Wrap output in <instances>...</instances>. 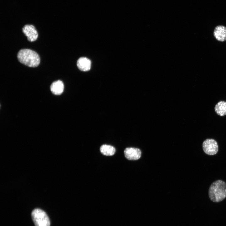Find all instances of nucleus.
Returning <instances> with one entry per match:
<instances>
[{"label":"nucleus","instance_id":"obj_8","mask_svg":"<svg viewBox=\"0 0 226 226\" xmlns=\"http://www.w3.org/2000/svg\"><path fill=\"white\" fill-rule=\"evenodd\" d=\"M77 65L79 70L83 71H89L91 67V61L85 57H80L78 60Z\"/></svg>","mask_w":226,"mask_h":226},{"label":"nucleus","instance_id":"obj_1","mask_svg":"<svg viewBox=\"0 0 226 226\" xmlns=\"http://www.w3.org/2000/svg\"><path fill=\"white\" fill-rule=\"evenodd\" d=\"M208 195L213 202L222 201L226 197V183L220 180L213 182L209 188Z\"/></svg>","mask_w":226,"mask_h":226},{"label":"nucleus","instance_id":"obj_2","mask_svg":"<svg viewBox=\"0 0 226 226\" xmlns=\"http://www.w3.org/2000/svg\"><path fill=\"white\" fill-rule=\"evenodd\" d=\"M17 58L23 64L30 67H37L40 63V57L35 51L29 49H23L19 51Z\"/></svg>","mask_w":226,"mask_h":226},{"label":"nucleus","instance_id":"obj_7","mask_svg":"<svg viewBox=\"0 0 226 226\" xmlns=\"http://www.w3.org/2000/svg\"><path fill=\"white\" fill-rule=\"evenodd\" d=\"M213 35L218 41L224 42L226 41V27L222 25L217 26L214 29Z\"/></svg>","mask_w":226,"mask_h":226},{"label":"nucleus","instance_id":"obj_11","mask_svg":"<svg viewBox=\"0 0 226 226\" xmlns=\"http://www.w3.org/2000/svg\"><path fill=\"white\" fill-rule=\"evenodd\" d=\"M100 151L103 154L106 156L113 155L116 152L114 147L106 144L102 145L100 147Z\"/></svg>","mask_w":226,"mask_h":226},{"label":"nucleus","instance_id":"obj_6","mask_svg":"<svg viewBox=\"0 0 226 226\" xmlns=\"http://www.w3.org/2000/svg\"><path fill=\"white\" fill-rule=\"evenodd\" d=\"M125 157L129 160H135L141 157V152L140 150L134 148H127L124 151Z\"/></svg>","mask_w":226,"mask_h":226},{"label":"nucleus","instance_id":"obj_4","mask_svg":"<svg viewBox=\"0 0 226 226\" xmlns=\"http://www.w3.org/2000/svg\"><path fill=\"white\" fill-rule=\"evenodd\" d=\"M202 149L204 152L209 155H213L218 153V147L217 142L213 139L208 138L202 143Z\"/></svg>","mask_w":226,"mask_h":226},{"label":"nucleus","instance_id":"obj_10","mask_svg":"<svg viewBox=\"0 0 226 226\" xmlns=\"http://www.w3.org/2000/svg\"><path fill=\"white\" fill-rule=\"evenodd\" d=\"M215 111L218 115L223 116L226 115V102L221 101L215 105Z\"/></svg>","mask_w":226,"mask_h":226},{"label":"nucleus","instance_id":"obj_9","mask_svg":"<svg viewBox=\"0 0 226 226\" xmlns=\"http://www.w3.org/2000/svg\"><path fill=\"white\" fill-rule=\"evenodd\" d=\"M64 84L61 80H57L52 83L50 86L51 91L55 95H60L63 92Z\"/></svg>","mask_w":226,"mask_h":226},{"label":"nucleus","instance_id":"obj_3","mask_svg":"<svg viewBox=\"0 0 226 226\" xmlns=\"http://www.w3.org/2000/svg\"><path fill=\"white\" fill-rule=\"evenodd\" d=\"M31 217L35 226H50V221L47 215L41 209H34L32 212Z\"/></svg>","mask_w":226,"mask_h":226},{"label":"nucleus","instance_id":"obj_5","mask_svg":"<svg viewBox=\"0 0 226 226\" xmlns=\"http://www.w3.org/2000/svg\"><path fill=\"white\" fill-rule=\"evenodd\" d=\"M22 31L27 37L28 40L30 42L35 41L38 38V32L33 25H25L23 28Z\"/></svg>","mask_w":226,"mask_h":226}]
</instances>
